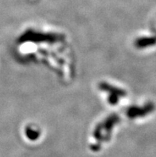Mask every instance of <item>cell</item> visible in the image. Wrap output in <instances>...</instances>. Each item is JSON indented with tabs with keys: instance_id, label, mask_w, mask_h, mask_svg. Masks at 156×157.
<instances>
[{
	"instance_id": "2",
	"label": "cell",
	"mask_w": 156,
	"mask_h": 157,
	"mask_svg": "<svg viewBox=\"0 0 156 157\" xmlns=\"http://www.w3.org/2000/svg\"><path fill=\"white\" fill-rule=\"evenodd\" d=\"M156 44V38H144L139 39L136 42V46L139 48L153 46Z\"/></svg>"
},
{
	"instance_id": "1",
	"label": "cell",
	"mask_w": 156,
	"mask_h": 157,
	"mask_svg": "<svg viewBox=\"0 0 156 157\" xmlns=\"http://www.w3.org/2000/svg\"><path fill=\"white\" fill-rule=\"evenodd\" d=\"M154 109V107L152 104H148L143 109H133L132 110L131 109V117H141V116H144L150 113V112H152Z\"/></svg>"
}]
</instances>
